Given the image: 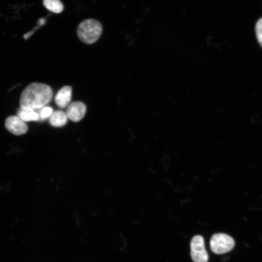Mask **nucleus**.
Here are the masks:
<instances>
[{"instance_id": "nucleus-1", "label": "nucleus", "mask_w": 262, "mask_h": 262, "mask_svg": "<svg viewBox=\"0 0 262 262\" xmlns=\"http://www.w3.org/2000/svg\"><path fill=\"white\" fill-rule=\"evenodd\" d=\"M53 91L48 85L33 82L22 91L19 100L20 108L35 111L41 109L52 99Z\"/></svg>"}, {"instance_id": "nucleus-2", "label": "nucleus", "mask_w": 262, "mask_h": 262, "mask_svg": "<svg viewBox=\"0 0 262 262\" xmlns=\"http://www.w3.org/2000/svg\"><path fill=\"white\" fill-rule=\"evenodd\" d=\"M101 23L94 19H87L81 22L77 28V35L83 43L91 44L98 40L101 34Z\"/></svg>"}, {"instance_id": "nucleus-3", "label": "nucleus", "mask_w": 262, "mask_h": 262, "mask_svg": "<svg viewBox=\"0 0 262 262\" xmlns=\"http://www.w3.org/2000/svg\"><path fill=\"white\" fill-rule=\"evenodd\" d=\"M210 247L215 254H221L231 250L235 245L233 239L225 233L213 234L210 240Z\"/></svg>"}, {"instance_id": "nucleus-4", "label": "nucleus", "mask_w": 262, "mask_h": 262, "mask_svg": "<svg viewBox=\"0 0 262 262\" xmlns=\"http://www.w3.org/2000/svg\"><path fill=\"white\" fill-rule=\"evenodd\" d=\"M190 254L194 262H208L209 256L202 236L196 235L192 238L190 243Z\"/></svg>"}, {"instance_id": "nucleus-5", "label": "nucleus", "mask_w": 262, "mask_h": 262, "mask_svg": "<svg viewBox=\"0 0 262 262\" xmlns=\"http://www.w3.org/2000/svg\"><path fill=\"white\" fill-rule=\"evenodd\" d=\"M6 128L15 135H21L28 130L27 124L18 116L12 115L8 117L5 122Z\"/></svg>"}, {"instance_id": "nucleus-6", "label": "nucleus", "mask_w": 262, "mask_h": 262, "mask_svg": "<svg viewBox=\"0 0 262 262\" xmlns=\"http://www.w3.org/2000/svg\"><path fill=\"white\" fill-rule=\"evenodd\" d=\"M86 111L85 105L81 101L71 103L66 110L68 118L73 122H78L83 118Z\"/></svg>"}, {"instance_id": "nucleus-7", "label": "nucleus", "mask_w": 262, "mask_h": 262, "mask_svg": "<svg viewBox=\"0 0 262 262\" xmlns=\"http://www.w3.org/2000/svg\"><path fill=\"white\" fill-rule=\"evenodd\" d=\"M71 96V87L67 85L65 86L57 92L55 97V102L59 107L65 108L70 103Z\"/></svg>"}, {"instance_id": "nucleus-8", "label": "nucleus", "mask_w": 262, "mask_h": 262, "mask_svg": "<svg viewBox=\"0 0 262 262\" xmlns=\"http://www.w3.org/2000/svg\"><path fill=\"white\" fill-rule=\"evenodd\" d=\"M67 119L66 113L62 111H56L49 117V122L52 126L60 127L65 125Z\"/></svg>"}, {"instance_id": "nucleus-9", "label": "nucleus", "mask_w": 262, "mask_h": 262, "mask_svg": "<svg viewBox=\"0 0 262 262\" xmlns=\"http://www.w3.org/2000/svg\"><path fill=\"white\" fill-rule=\"evenodd\" d=\"M17 116L24 122L38 121L39 114L35 111L25 110L20 108L17 111Z\"/></svg>"}, {"instance_id": "nucleus-10", "label": "nucleus", "mask_w": 262, "mask_h": 262, "mask_svg": "<svg viewBox=\"0 0 262 262\" xmlns=\"http://www.w3.org/2000/svg\"><path fill=\"white\" fill-rule=\"evenodd\" d=\"M43 4L47 9L55 13H60L64 9L60 0H44Z\"/></svg>"}, {"instance_id": "nucleus-11", "label": "nucleus", "mask_w": 262, "mask_h": 262, "mask_svg": "<svg viewBox=\"0 0 262 262\" xmlns=\"http://www.w3.org/2000/svg\"><path fill=\"white\" fill-rule=\"evenodd\" d=\"M52 113L53 109L50 107L45 106L42 108L38 113L39 119L43 120L48 117H49Z\"/></svg>"}, {"instance_id": "nucleus-12", "label": "nucleus", "mask_w": 262, "mask_h": 262, "mask_svg": "<svg viewBox=\"0 0 262 262\" xmlns=\"http://www.w3.org/2000/svg\"><path fill=\"white\" fill-rule=\"evenodd\" d=\"M255 31L258 41L262 47V18L257 21L256 24Z\"/></svg>"}, {"instance_id": "nucleus-13", "label": "nucleus", "mask_w": 262, "mask_h": 262, "mask_svg": "<svg viewBox=\"0 0 262 262\" xmlns=\"http://www.w3.org/2000/svg\"><path fill=\"white\" fill-rule=\"evenodd\" d=\"M114 243L116 247L119 248L123 247L124 245V240L120 235H116L115 236L114 239Z\"/></svg>"}]
</instances>
